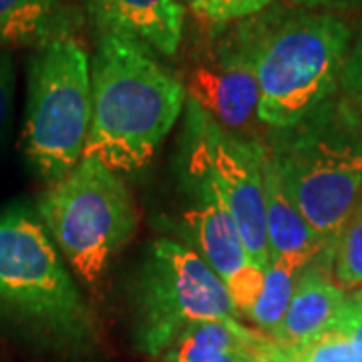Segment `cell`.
Returning a JSON list of instances; mask_svg holds the SVG:
<instances>
[{
    "mask_svg": "<svg viewBox=\"0 0 362 362\" xmlns=\"http://www.w3.org/2000/svg\"><path fill=\"white\" fill-rule=\"evenodd\" d=\"M228 33L256 75L266 129L292 127L338 95L352 30L334 13L270 4Z\"/></svg>",
    "mask_w": 362,
    "mask_h": 362,
    "instance_id": "cell-1",
    "label": "cell"
},
{
    "mask_svg": "<svg viewBox=\"0 0 362 362\" xmlns=\"http://www.w3.org/2000/svg\"><path fill=\"white\" fill-rule=\"evenodd\" d=\"M181 78L156 52L101 35L90 59V129L85 156L117 173L145 168L183 115Z\"/></svg>",
    "mask_w": 362,
    "mask_h": 362,
    "instance_id": "cell-2",
    "label": "cell"
},
{
    "mask_svg": "<svg viewBox=\"0 0 362 362\" xmlns=\"http://www.w3.org/2000/svg\"><path fill=\"white\" fill-rule=\"evenodd\" d=\"M264 143L286 194L334 250L362 194V125L337 95L296 125L268 129Z\"/></svg>",
    "mask_w": 362,
    "mask_h": 362,
    "instance_id": "cell-3",
    "label": "cell"
},
{
    "mask_svg": "<svg viewBox=\"0 0 362 362\" xmlns=\"http://www.w3.org/2000/svg\"><path fill=\"white\" fill-rule=\"evenodd\" d=\"M0 310L66 344L87 342L95 328L61 252L25 206L0 211Z\"/></svg>",
    "mask_w": 362,
    "mask_h": 362,
    "instance_id": "cell-4",
    "label": "cell"
},
{
    "mask_svg": "<svg viewBox=\"0 0 362 362\" xmlns=\"http://www.w3.org/2000/svg\"><path fill=\"white\" fill-rule=\"evenodd\" d=\"M37 216L69 268L87 284L109 270L137 232L139 211L121 173L83 157L40 195Z\"/></svg>",
    "mask_w": 362,
    "mask_h": 362,
    "instance_id": "cell-5",
    "label": "cell"
},
{
    "mask_svg": "<svg viewBox=\"0 0 362 362\" xmlns=\"http://www.w3.org/2000/svg\"><path fill=\"white\" fill-rule=\"evenodd\" d=\"M23 149L45 183L63 180L85 156L90 129V59L77 37L35 49L26 73Z\"/></svg>",
    "mask_w": 362,
    "mask_h": 362,
    "instance_id": "cell-6",
    "label": "cell"
},
{
    "mask_svg": "<svg viewBox=\"0 0 362 362\" xmlns=\"http://www.w3.org/2000/svg\"><path fill=\"white\" fill-rule=\"evenodd\" d=\"M240 318L226 284L187 244L151 242L135 286V342L149 358L168 349L183 328Z\"/></svg>",
    "mask_w": 362,
    "mask_h": 362,
    "instance_id": "cell-7",
    "label": "cell"
},
{
    "mask_svg": "<svg viewBox=\"0 0 362 362\" xmlns=\"http://www.w3.org/2000/svg\"><path fill=\"white\" fill-rule=\"evenodd\" d=\"M180 147L185 181H199L220 197L238 226L252 262L259 270H266L270 247L262 183L264 141L223 129L199 105L185 99Z\"/></svg>",
    "mask_w": 362,
    "mask_h": 362,
    "instance_id": "cell-8",
    "label": "cell"
},
{
    "mask_svg": "<svg viewBox=\"0 0 362 362\" xmlns=\"http://www.w3.org/2000/svg\"><path fill=\"white\" fill-rule=\"evenodd\" d=\"M194 204L183 209L181 228L187 246L226 284L240 320H247L262 290L264 270L252 262L238 226L218 195L199 181H187Z\"/></svg>",
    "mask_w": 362,
    "mask_h": 362,
    "instance_id": "cell-9",
    "label": "cell"
},
{
    "mask_svg": "<svg viewBox=\"0 0 362 362\" xmlns=\"http://www.w3.org/2000/svg\"><path fill=\"white\" fill-rule=\"evenodd\" d=\"M181 83L185 97L199 105L223 129L264 141L254 131L256 125H262L258 81L228 30L216 42L195 52Z\"/></svg>",
    "mask_w": 362,
    "mask_h": 362,
    "instance_id": "cell-10",
    "label": "cell"
},
{
    "mask_svg": "<svg viewBox=\"0 0 362 362\" xmlns=\"http://www.w3.org/2000/svg\"><path fill=\"white\" fill-rule=\"evenodd\" d=\"M97 37H117L173 57L183 37L185 6L177 0H78Z\"/></svg>",
    "mask_w": 362,
    "mask_h": 362,
    "instance_id": "cell-11",
    "label": "cell"
},
{
    "mask_svg": "<svg viewBox=\"0 0 362 362\" xmlns=\"http://www.w3.org/2000/svg\"><path fill=\"white\" fill-rule=\"evenodd\" d=\"M349 294L332 278V252H322L298 278L290 306L272 338L282 346L304 344L337 322Z\"/></svg>",
    "mask_w": 362,
    "mask_h": 362,
    "instance_id": "cell-12",
    "label": "cell"
},
{
    "mask_svg": "<svg viewBox=\"0 0 362 362\" xmlns=\"http://www.w3.org/2000/svg\"><path fill=\"white\" fill-rule=\"evenodd\" d=\"M268 334L240 318L206 320L183 328L157 362H254Z\"/></svg>",
    "mask_w": 362,
    "mask_h": 362,
    "instance_id": "cell-13",
    "label": "cell"
},
{
    "mask_svg": "<svg viewBox=\"0 0 362 362\" xmlns=\"http://www.w3.org/2000/svg\"><path fill=\"white\" fill-rule=\"evenodd\" d=\"M262 183L270 262L276 258H316L322 252H332L324 246L318 233L312 230L290 195L286 194L266 143L262 153Z\"/></svg>",
    "mask_w": 362,
    "mask_h": 362,
    "instance_id": "cell-14",
    "label": "cell"
},
{
    "mask_svg": "<svg viewBox=\"0 0 362 362\" xmlns=\"http://www.w3.org/2000/svg\"><path fill=\"white\" fill-rule=\"evenodd\" d=\"M83 16L78 0H0V51L75 37Z\"/></svg>",
    "mask_w": 362,
    "mask_h": 362,
    "instance_id": "cell-15",
    "label": "cell"
},
{
    "mask_svg": "<svg viewBox=\"0 0 362 362\" xmlns=\"http://www.w3.org/2000/svg\"><path fill=\"white\" fill-rule=\"evenodd\" d=\"M312 259L314 258L272 259L268 268L264 270L258 300L247 316V320L254 324V328H258L268 337L274 334V330L280 326L286 310L290 306L300 274L304 272V268Z\"/></svg>",
    "mask_w": 362,
    "mask_h": 362,
    "instance_id": "cell-16",
    "label": "cell"
},
{
    "mask_svg": "<svg viewBox=\"0 0 362 362\" xmlns=\"http://www.w3.org/2000/svg\"><path fill=\"white\" fill-rule=\"evenodd\" d=\"M254 362H362V354L338 326H332L298 346H282L268 337Z\"/></svg>",
    "mask_w": 362,
    "mask_h": 362,
    "instance_id": "cell-17",
    "label": "cell"
},
{
    "mask_svg": "<svg viewBox=\"0 0 362 362\" xmlns=\"http://www.w3.org/2000/svg\"><path fill=\"white\" fill-rule=\"evenodd\" d=\"M332 278L346 294L362 290V194L332 250Z\"/></svg>",
    "mask_w": 362,
    "mask_h": 362,
    "instance_id": "cell-18",
    "label": "cell"
},
{
    "mask_svg": "<svg viewBox=\"0 0 362 362\" xmlns=\"http://www.w3.org/2000/svg\"><path fill=\"white\" fill-rule=\"evenodd\" d=\"M274 0H192L189 11L209 30H223L233 23L246 21L266 11Z\"/></svg>",
    "mask_w": 362,
    "mask_h": 362,
    "instance_id": "cell-19",
    "label": "cell"
},
{
    "mask_svg": "<svg viewBox=\"0 0 362 362\" xmlns=\"http://www.w3.org/2000/svg\"><path fill=\"white\" fill-rule=\"evenodd\" d=\"M338 99L362 125V28L356 39H352L349 59L340 78Z\"/></svg>",
    "mask_w": 362,
    "mask_h": 362,
    "instance_id": "cell-20",
    "label": "cell"
},
{
    "mask_svg": "<svg viewBox=\"0 0 362 362\" xmlns=\"http://www.w3.org/2000/svg\"><path fill=\"white\" fill-rule=\"evenodd\" d=\"M332 326H338L362 354V290L349 294Z\"/></svg>",
    "mask_w": 362,
    "mask_h": 362,
    "instance_id": "cell-21",
    "label": "cell"
},
{
    "mask_svg": "<svg viewBox=\"0 0 362 362\" xmlns=\"http://www.w3.org/2000/svg\"><path fill=\"white\" fill-rule=\"evenodd\" d=\"M14 65L8 51H0V133L8 125L14 103Z\"/></svg>",
    "mask_w": 362,
    "mask_h": 362,
    "instance_id": "cell-22",
    "label": "cell"
},
{
    "mask_svg": "<svg viewBox=\"0 0 362 362\" xmlns=\"http://www.w3.org/2000/svg\"><path fill=\"white\" fill-rule=\"evenodd\" d=\"M286 4L304 8V11H318V13H340L358 8L362 0H286Z\"/></svg>",
    "mask_w": 362,
    "mask_h": 362,
    "instance_id": "cell-23",
    "label": "cell"
}]
</instances>
